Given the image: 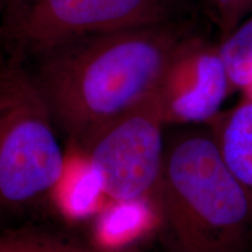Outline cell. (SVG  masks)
Masks as SVG:
<instances>
[{"label": "cell", "mask_w": 252, "mask_h": 252, "mask_svg": "<svg viewBox=\"0 0 252 252\" xmlns=\"http://www.w3.org/2000/svg\"><path fill=\"white\" fill-rule=\"evenodd\" d=\"M193 35L190 25L172 19L82 37L34 58L32 72L59 133L86 154L109 125L159 90Z\"/></svg>", "instance_id": "obj_1"}, {"label": "cell", "mask_w": 252, "mask_h": 252, "mask_svg": "<svg viewBox=\"0 0 252 252\" xmlns=\"http://www.w3.org/2000/svg\"><path fill=\"white\" fill-rule=\"evenodd\" d=\"M151 197L166 252H252V189L229 171L207 126L166 141Z\"/></svg>", "instance_id": "obj_2"}, {"label": "cell", "mask_w": 252, "mask_h": 252, "mask_svg": "<svg viewBox=\"0 0 252 252\" xmlns=\"http://www.w3.org/2000/svg\"><path fill=\"white\" fill-rule=\"evenodd\" d=\"M58 133L33 72L8 58L0 64V222L58 187L65 166Z\"/></svg>", "instance_id": "obj_3"}, {"label": "cell", "mask_w": 252, "mask_h": 252, "mask_svg": "<svg viewBox=\"0 0 252 252\" xmlns=\"http://www.w3.org/2000/svg\"><path fill=\"white\" fill-rule=\"evenodd\" d=\"M174 19L168 0H12L6 2L0 41L24 61L82 37L150 26Z\"/></svg>", "instance_id": "obj_4"}, {"label": "cell", "mask_w": 252, "mask_h": 252, "mask_svg": "<svg viewBox=\"0 0 252 252\" xmlns=\"http://www.w3.org/2000/svg\"><path fill=\"white\" fill-rule=\"evenodd\" d=\"M166 125L158 90L96 138L86 156L103 193L119 202L152 196L163 166Z\"/></svg>", "instance_id": "obj_5"}, {"label": "cell", "mask_w": 252, "mask_h": 252, "mask_svg": "<svg viewBox=\"0 0 252 252\" xmlns=\"http://www.w3.org/2000/svg\"><path fill=\"white\" fill-rule=\"evenodd\" d=\"M231 93L220 46L190 36L175 53L159 88L166 124H207Z\"/></svg>", "instance_id": "obj_6"}, {"label": "cell", "mask_w": 252, "mask_h": 252, "mask_svg": "<svg viewBox=\"0 0 252 252\" xmlns=\"http://www.w3.org/2000/svg\"><path fill=\"white\" fill-rule=\"evenodd\" d=\"M204 125L229 171L252 189V100L243 98L232 109L220 111Z\"/></svg>", "instance_id": "obj_7"}, {"label": "cell", "mask_w": 252, "mask_h": 252, "mask_svg": "<svg viewBox=\"0 0 252 252\" xmlns=\"http://www.w3.org/2000/svg\"><path fill=\"white\" fill-rule=\"evenodd\" d=\"M220 52L225 64L232 91L252 82V13L224 37Z\"/></svg>", "instance_id": "obj_8"}, {"label": "cell", "mask_w": 252, "mask_h": 252, "mask_svg": "<svg viewBox=\"0 0 252 252\" xmlns=\"http://www.w3.org/2000/svg\"><path fill=\"white\" fill-rule=\"evenodd\" d=\"M219 14L223 39L252 13V0H212Z\"/></svg>", "instance_id": "obj_9"}, {"label": "cell", "mask_w": 252, "mask_h": 252, "mask_svg": "<svg viewBox=\"0 0 252 252\" xmlns=\"http://www.w3.org/2000/svg\"><path fill=\"white\" fill-rule=\"evenodd\" d=\"M0 252H41L39 232L0 224Z\"/></svg>", "instance_id": "obj_10"}, {"label": "cell", "mask_w": 252, "mask_h": 252, "mask_svg": "<svg viewBox=\"0 0 252 252\" xmlns=\"http://www.w3.org/2000/svg\"><path fill=\"white\" fill-rule=\"evenodd\" d=\"M41 252H149L143 249L134 247L119 248H97L90 245L74 243V242L63 241L54 236L45 235L39 232Z\"/></svg>", "instance_id": "obj_11"}, {"label": "cell", "mask_w": 252, "mask_h": 252, "mask_svg": "<svg viewBox=\"0 0 252 252\" xmlns=\"http://www.w3.org/2000/svg\"><path fill=\"white\" fill-rule=\"evenodd\" d=\"M242 91H243V94H244V98L252 100V82L251 83H249L247 87L243 88Z\"/></svg>", "instance_id": "obj_12"}, {"label": "cell", "mask_w": 252, "mask_h": 252, "mask_svg": "<svg viewBox=\"0 0 252 252\" xmlns=\"http://www.w3.org/2000/svg\"><path fill=\"white\" fill-rule=\"evenodd\" d=\"M5 4H6V0H0V26H1V19H2V14H4Z\"/></svg>", "instance_id": "obj_13"}, {"label": "cell", "mask_w": 252, "mask_h": 252, "mask_svg": "<svg viewBox=\"0 0 252 252\" xmlns=\"http://www.w3.org/2000/svg\"><path fill=\"white\" fill-rule=\"evenodd\" d=\"M8 1H12V0H6V2H8ZM6 5V4H5Z\"/></svg>", "instance_id": "obj_14"}]
</instances>
